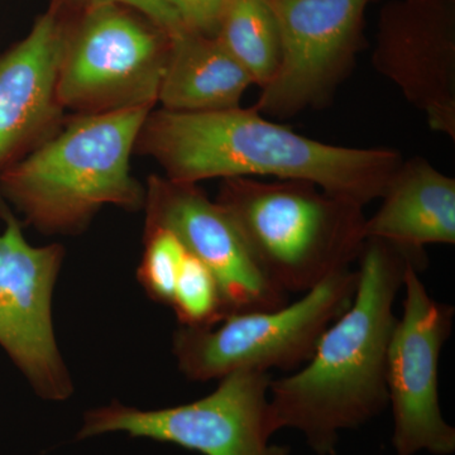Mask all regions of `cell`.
Returning a JSON list of instances; mask_svg holds the SVG:
<instances>
[{
    "instance_id": "3",
    "label": "cell",
    "mask_w": 455,
    "mask_h": 455,
    "mask_svg": "<svg viewBox=\"0 0 455 455\" xmlns=\"http://www.w3.org/2000/svg\"><path fill=\"white\" fill-rule=\"evenodd\" d=\"M154 109L76 114L37 148L0 172V197L42 235H76L104 206L143 209L146 188L131 157Z\"/></svg>"
},
{
    "instance_id": "15",
    "label": "cell",
    "mask_w": 455,
    "mask_h": 455,
    "mask_svg": "<svg viewBox=\"0 0 455 455\" xmlns=\"http://www.w3.org/2000/svg\"><path fill=\"white\" fill-rule=\"evenodd\" d=\"M215 37L263 88L280 64V33L268 0H228Z\"/></svg>"
},
{
    "instance_id": "8",
    "label": "cell",
    "mask_w": 455,
    "mask_h": 455,
    "mask_svg": "<svg viewBox=\"0 0 455 455\" xmlns=\"http://www.w3.org/2000/svg\"><path fill=\"white\" fill-rule=\"evenodd\" d=\"M403 289V315L392 329L386 373L392 445L396 455H451L455 429L440 407L439 366L453 329L454 307L427 292L414 265L407 266Z\"/></svg>"
},
{
    "instance_id": "2",
    "label": "cell",
    "mask_w": 455,
    "mask_h": 455,
    "mask_svg": "<svg viewBox=\"0 0 455 455\" xmlns=\"http://www.w3.org/2000/svg\"><path fill=\"white\" fill-rule=\"evenodd\" d=\"M358 259L348 309L328 326L304 366L269 385L274 433L299 431L316 455L337 454L341 433L359 429L387 409L395 301L407 266L419 269L407 254L379 239H367Z\"/></svg>"
},
{
    "instance_id": "18",
    "label": "cell",
    "mask_w": 455,
    "mask_h": 455,
    "mask_svg": "<svg viewBox=\"0 0 455 455\" xmlns=\"http://www.w3.org/2000/svg\"><path fill=\"white\" fill-rule=\"evenodd\" d=\"M188 32L215 37L228 0H169Z\"/></svg>"
},
{
    "instance_id": "4",
    "label": "cell",
    "mask_w": 455,
    "mask_h": 455,
    "mask_svg": "<svg viewBox=\"0 0 455 455\" xmlns=\"http://www.w3.org/2000/svg\"><path fill=\"white\" fill-rule=\"evenodd\" d=\"M217 203L257 267L284 293H305L361 256L363 208L300 180L224 179Z\"/></svg>"
},
{
    "instance_id": "6",
    "label": "cell",
    "mask_w": 455,
    "mask_h": 455,
    "mask_svg": "<svg viewBox=\"0 0 455 455\" xmlns=\"http://www.w3.org/2000/svg\"><path fill=\"white\" fill-rule=\"evenodd\" d=\"M170 46L169 36L133 9L86 5L66 36L60 103L76 114L155 109Z\"/></svg>"
},
{
    "instance_id": "16",
    "label": "cell",
    "mask_w": 455,
    "mask_h": 455,
    "mask_svg": "<svg viewBox=\"0 0 455 455\" xmlns=\"http://www.w3.org/2000/svg\"><path fill=\"white\" fill-rule=\"evenodd\" d=\"M171 307L180 326L187 328H212L227 317L220 284L208 267L188 252L180 271Z\"/></svg>"
},
{
    "instance_id": "14",
    "label": "cell",
    "mask_w": 455,
    "mask_h": 455,
    "mask_svg": "<svg viewBox=\"0 0 455 455\" xmlns=\"http://www.w3.org/2000/svg\"><path fill=\"white\" fill-rule=\"evenodd\" d=\"M251 85V75L217 37L187 32L171 40L158 103L180 113L232 109Z\"/></svg>"
},
{
    "instance_id": "19",
    "label": "cell",
    "mask_w": 455,
    "mask_h": 455,
    "mask_svg": "<svg viewBox=\"0 0 455 455\" xmlns=\"http://www.w3.org/2000/svg\"><path fill=\"white\" fill-rule=\"evenodd\" d=\"M84 7L100 3H112L139 12L172 40L188 32L179 17L178 12L170 4L169 0H77Z\"/></svg>"
},
{
    "instance_id": "7",
    "label": "cell",
    "mask_w": 455,
    "mask_h": 455,
    "mask_svg": "<svg viewBox=\"0 0 455 455\" xmlns=\"http://www.w3.org/2000/svg\"><path fill=\"white\" fill-rule=\"evenodd\" d=\"M271 381L267 372L241 370L220 379L208 396L185 405L140 410L112 401L84 414L76 439L124 433L202 455H291L287 445L271 443Z\"/></svg>"
},
{
    "instance_id": "11",
    "label": "cell",
    "mask_w": 455,
    "mask_h": 455,
    "mask_svg": "<svg viewBox=\"0 0 455 455\" xmlns=\"http://www.w3.org/2000/svg\"><path fill=\"white\" fill-rule=\"evenodd\" d=\"M145 188V229H169L208 267L220 284L227 316L287 304V293L263 276L229 214L196 184L152 175Z\"/></svg>"
},
{
    "instance_id": "9",
    "label": "cell",
    "mask_w": 455,
    "mask_h": 455,
    "mask_svg": "<svg viewBox=\"0 0 455 455\" xmlns=\"http://www.w3.org/2000/svg\"><path fill=\"white\" fill-rule=\"evenodd\" d=\"M0 346L47 401L73 396L74 383L53 331L52 298L65 248L33 247L20 221L0 197Z\"/></svg>"
},
{
    "instance_id": "1",
    "label": "cell",
    "mask_w": 455,
    "mask_h": 455,
    "mask_svg": "<svg viewBox=\"0 0 455 455\" xmlns=\"http://www.w3.org/2000/svg\"><path fill=\"white\" fill-rule=\"evenodd\" d=\"M134 152L154 158L176 182L253 176L300 180L362 208L381 199L403 164L394 149L352 148L301 136L253 107L202 113L151 110Z\"/></svg>"
},
{
    "instance_id": "5",
    "label": "cell",
    "mask_w": 455,
    "mask_h": 455,
    "mask_svg": "<svg viewBox=\"0 0 455 455\" xmlns=\"http://www.w3.org/2000/svg\"><path fill=\"white\" fill-rule=\"evenodd\" d=\"M357 280V271L343 269L276 310L233 314L206 329L180 326L172 338L179 370L193 381L241 370H299L328 326L348 309Z\"/></svg>"
},
{
    "instance_id": "13",
    "label": "cell",
    "mask_w": 455,
    "mask_h": 455,
    "mask_svg": "<svg viewBox=\"0 0 455 455\" xmlns=\"http://www.w3.org/2000/svg\"><path fill=\"white\" fill-rule=\"evenodd\" d=\"M364 224L366 239H379L407 254L423 271L425 245L455 243V180L423 158L401 164Z\"/></svg>"
},
{
    "instance_id": "10",
    "label": "cell",
    "mask_w": 455,
    "mask_h": 455,
    "mask_svg": "<svg viewBox=\"0 0 455 455\" xmlns=\"http://www.w3.org/2000/svg\"><path fill=\"white\" fill-rule=\"evenodd\" d=\"M280 33V64L254 109L292 116L329 97L349 68L368 0H268Z\"/></svg>"
},
{
    "instance_id": "17",
    "label": "cell",
    "mask_w": 455,
    "mask_h": 455,
    "mask_svg": "<svg viewBox=\"0 0 455 455\" xmlns=\"http://www.w3.org/2000/svg\"><path fill=\"white\" fill-rule=\"evenodd\" d=\"M187 254V248L169 229H145V251L139 268V280L152 300L171 307Z\"/></svg>"
},
{
    "instance_id": "12",
    "label": "cell",
    "mask_w": 455,
    "mask_h": 455,
    "mask_svg": "<svg viewBox=\"0 0 455 455\" xmlns=\"http://www.w3.org/2000/svg\"><path fill=\"white\" fill-rule=\"evenodd\" d=\"M68 27L66 3L55 0L28 35L0 55V172L65 121L57 80Z\"/></svg>"
}]
</instances>
